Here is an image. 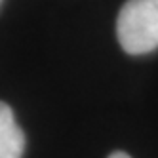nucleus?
Returning a JSON list of instances; mask_svg holds the SVG:
<instances>
[{
    "label": "nucleus",
    "mask_w": 158,
    "mask_h": 158,
    "mask_svg": "<svg viewBox=\"0 0 158 158\" xmlns=\"http://www.w3.org/2000/svg\"><path fill=\"white\" fill-rule=\"evenodd\" d=\"M109 158H131L128 152H124V151H114V152H110Z\"/></svg>",
    "instance_id": "nucleus-3"
},
{
    "label": "nucleus",
    "mask_w": 158,
    "mask_h": 158,
    "mask_svg": "<svg viewBox=\"0 0 158 158\" xmlns=\"http://www.w3.org/2000/svg\"><path fill=\"white\" fill-rule=\"evenodd\" d=\"M25 151V135L15 122L14 110L0 101V158H21Z\"/></svg>",
    "instance_id": "nucleus-2"
},
{
    "label": "nucleus",
    "mask_w": 158,
    "mask_h": 158,
    "mask_svg": "<svg viewBox=\"0 0 158 158\" xmlns=\"http://www.w3.org/2000/svg\"><path fill=\"white\" fill-rule=\"evenodd\" d=\"M0 2H2V0H0Z\"/></svg>",
    "instance_id": "nucleus-4"
},
{
    "label": "nucleus",
    "mask_w": 158,
    "mask_h": 158,
    "mask_svg": "<svg viewBox=\"0 0 158 158\" xmlns=\"http://www.w3.org/2000/svg\"><path fill=\"white\" fill-rule=\"evenodd\" d=\"M116 36L124 52L143 55L158 48V0H128L116 19Z\"/></svg>",
    "instance_id": "nucleus-1"
}]
</instances>
